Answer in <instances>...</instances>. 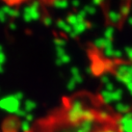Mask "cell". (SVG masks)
<instances>
[{
    "label": "cell",
    "mask_w": 132,
    "mask_h": 132,
    "mask_svg": "<svg viewBox=\"0 0 132 132\" xmlns=\"http://www.w3.org/2000/svg\"><path fill=\"white\" fill-rule=\"evenodd\" d=\"M126 86H127V88H128L129 93L132 95V82H129L128 84H126Z\"/></svg>",
    "instance_id": "cell-12"
},
{
    "label": "cell",
    "mask_w": 132,
    "mask_h": 132,
    "mask_svg": "<svg viewBox=\"0 0 132 132\" xmlns=\"http://www.w3.org/2000/svg\"><path fill=\"white\" fill-rule=\"evenodd\" d=\"M119 127L122 132H132V112H127L121 118Z\"/></svg>",
    "instance_id": "cell-4"
},
{
    "label": "cell",
    "mask_w": 132,
    "mask_h": 132,
    "mask_svg": "<svg viewBox=\"0 0 132 132\" xmlns=\"http://www.w3.org/2000/svg\"><path fill=\"white\" fill-rule=\"evenodd\" d=\"M102 99L105 103H112V102H119L123 97V90L122 89H114L112 92L109 90H103L102 92Z\"/></svg>",
    "instance_id": "cell-3"
},
{
    "label": "cell",
    "mask_w": 132,
    "mask_h": 132,
    "mask_svg": "<svg viewBox=\"0 0 132 132\" xmlns=\"http://www.w3.org/2000/svg\"><path fill=\"white\" fill-rule=\"evenodd\" d=\"M94 117L95 116L89 110H86L79 101L73 102L68 109V120L75 124L84 120H94Z\"/></svg>",
    "instance_id": "cell-1"
},
{
    "label": "cell",
    "mask_w": 132,
    "mask_h": 132,
    "mask_svg": "<svg viewBox=\"0 0 132 132\" xmlns=\"http://www.w3.org/2000/svg\"><path fill=\"white\" fill-rule=\"evenodd\" d=\"M20 126V122L17 118H11L7 119L4 123V131L7 132H15Z\"/></svg>",
    "instance_id": "cell-5"
},
{
    "label": "cell",
    "mask_w": 132,
    "mask_h": 132,
    "mask_svg": "<svg viewBox=\"0 0 132 132\" xmlns=\"http://www.w3.org/2000/svg\"><path fill=\"white\" fill-rule=\"evenodd\" d=\"M93 127V120H84L77 124L76 132H89Z\"/></svg>",
    "instance_id": "cell-6"
},
{
    "label": "cell",
    "mask_w": 132,
    "mask_h": 132,
    "mask_svg": "<svg viewBox=\"0 0 132 132\" xmlns=\"http://www.w3.org/2000/svg\"><path fill=\"white\" fill-rule=\"evenodd\" d=\"M101 132H116L113 130H104V131H101Z\"/></svg>",
    "instance_id": "cell-13"
},
{
    "label": "cell",
    "mask_w": 132,
    "mask_h": 132,
    "mask_svg": "<svg viewBox=\"0 0 132 132\" xmlns=\"http://www.w3.org/2000/svg\"><path fill=\"white\" fill-rule=\"evenodd\" d=\"M19 128H20L22 131L27 132V131H29V130H30V123H29V122H27L26 120H24V121L20 122V126H19Z\"/></svg>",
    "instance_id": "cell-10"
},
{
    "label": "cell",
    "mask_w": 132,
    "mask_h": 132,
    "mask_svg": "<svg viewBox=\"0 0 132 132\" xmlns=\"http://www.w3.org/2000/svg\"><path fill=\"white\" fill-rule=\"evenodd\" d=\"M37 107V104L35 101H32V100H27L25 101V104H24V110L27 112V113H30L34 109H36Z\"/></svg>",
    "instance_id": "cell-7"
},
{
    "label": "cell",
    "mask_w": 132,
    "mask_h": 132,
    "mask_svg": "<svg viewBox=\"0 0 132 132\" xmlns=\"http://www.w3.org/2000/svg\"><path fill=\"white\" fill-rule=\"evenodd\" d=\"M116 110L118 112H121V113H125L126 114L127 112H129V107L126 104H124V103L118 102L117 105H116Z\"/></svg>",
    "instance_id": "cell-9"
},
{
    "label": "cell",
    "mask_w": 132,
    "mask_h": 132,
    "mask_svg": "<svg viewBox=\"0 0 132 132\" xmlns=\"http://www.w3.org/2000/svg\"><path fill=\"white\" fill-rule=\"evenodd\" d=\"M76 85H77V83H76V82L71 78V79H70V81L68 82V89L72 90V89H74V88H75V86H76Z\"/></svg>",
    "instance_id": "cell-11"
},
{
    "label": "cell",
    "mask_w": 132,
    "mask_h": 132,
    "mask_svg": "<svg viewBox=\"0 0 132 132\" xmlns=\"http://www.w3.org/2000/svg\"><path fill=\"white\" fill-rule=\"evenodd\" d=\"M21 101L15 95H9L0 99V109L4 110L9 113H17V111L21 108Z\"/></svg>",
    "instance_id": "cell-2"
},
{
    "label": "cell",
    "mask_w": 132,
    "mask_h": 132,
    "mask_svg": "<svg viewBox=\"0 0 132 132\" xmlns=\"http://www.w3.org/2000/svg\"><path fill=\"white\" fill-rule=\"evenodd\" d=\"M72 79L76 82V83H81L82 82V77L80 75V72L78 69L73 68L72 69Z\"/></svg>",
    "instance_id": "cell-8"
},
{
    "label": "cell",
    "mask_w": 132,
    "mask_h": 132,
    "mask_svg": "<svg viewBox=\"0 0 132 132\" xmlns=\"http://www.w3.org/2000/svg\"><path fill=\"white\" fill-rule=\"evenodd\" d=\"M3 71V67H2V64H0V72H2Z\"/></svg>",
    "instance_id": "cell-14"
}]
</instances>
